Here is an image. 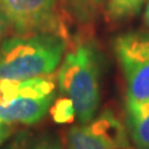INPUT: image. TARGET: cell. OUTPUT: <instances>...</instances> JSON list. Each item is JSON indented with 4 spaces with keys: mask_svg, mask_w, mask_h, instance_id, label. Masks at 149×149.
Wrapping results in <instances>:
<instances>
[{
    "mask_svg": "<svg viewBox=\"0 0 149 149\" xmlns=\"http://www.w3.org/2000/svg\"><path fill=\"white\" fill-rule=\"evenodd\" d=\"M57 86L72 101L76 119L88 123L101 102V61L92 41H77L63 55L57 73Z\"/></svg>",
    "mask_w": 149,
    "mask_h": 149,
    "instance_id": "6da1fadb",
    "label": "cell"
},
{
    "mask_svg": "<svg viewBox=\"0 0 149 149\" xmlns=\"http://www.w3.org/2000/svg\"><path fill=\"white\" fill-rule=\"evenodd\" d=\"M67 49V39L47 32L17 35L0 45V80L22 81L54 73Z\"/></svg>",
    "mask_w": 149,
    "mask_h": 149,
    "instance_id": "7a4b0ae2",
    "label": "cell"
},
{
    "mask_svg": "<svg viewBox=\"0 0 149 149\" xmlns=\"http://www.w3.org/2000/svg\"><path fill=\"white\" fill-rule=\"evenodd\" d=\"M55 73L22 81L0 80V122L3 124H35L50 111L56 97Z\"/></svg>",
    "mask_w": 149,
    "mask_h": 149,
    "instance_id": "3957f363",
    "label": "cell"
},
{
    "mask_svg": "<svg viewBox=\"0 0 149 149\" xmlns=\"http://www.w3.org/2000/svg\"><path fill=\"white\" fill-rule=\"evenodd\" d=\"M113 47L127 86V111L136 109L149 102V32L119 35Z\"/></svg>",
    "mask_w": 149,
    "mask_h": 149,
    "instance_id": "277c9868",
    "label": "cell"
},
{
    "mask_svg": "<svg viewBox=\"0 0 149 149\" xmlns=\"http://www.w3.org/2000/svg\"><path fill=\"white\" fill-rule=\"evenodd\" d=\"M0 8L19 35L47 32L67 39L57 0H0Z\"/></svg>",
    "mask_w": 149,
    "mask_h": 149,
    "instance_id": "5b68a950",
    "label": "cell"
},
{
    "mask_svg": "<svg viewBox=\"0 0 149 149\" xmlns=\"http://www.w3.org/2000/svg\"><path fill=\"white\" fill-rule=\"evenodd\" d=\"M63 149H129L128 132L109 109H104L88 123L70 128Z\"/></svg>",
    "mask_w": 149,
    "mask_h": 149,
    "instance_id": "8992f818",
    "label": "cell"
},
{
    "mask_svg": "<svg viewBox=\"0 0 149 149\" xmlns=\"http://www.w3.org/2000/svg\"><path fill=\"white\" fill-rule=\"evenodd\" d=\"M132 141L138 149H149V102L136 109L127 111Z\"/></svg>",
    "mask_w": 149,
    "mask_h": 149,
    "instance_id": "52a82bcc",
    "label": "cell"
},
{
    "mask_svg": "<svg viewBox=\"0 0 149 149\" xmlns=\"http://www.w3.org/2000/svg\"><path fill=\"white\" fill-rule=\"evenodd\" d=\"M147 0H108L106 6L107 19L111 21H119L130 17L141 10Z\"/></svg>",
    "mask_w": 149,
    "mask_h": 149,
    "instance_id": "ba28073f",
    "label": "cell"
},
{
    "mask_svg": "<svg viewBox=\"0 0 149 149\" xmlns=\"http://www.w3.org/2000/svg\"><path fill=\"white\" fill-rule=\"evenodd\" d=\"M65 10L74 19L86 22L95 15L103 0H61Z\"/></svg>",
    "mask_w": 149,
    "mask_h": 149,
    "instance_id": "9c48e42d",
    "label": "cell"
},
{
    "mask_svg": "<svg viewBox=\"0 0 149 149\" xmlns=\"http://www.w3.org/2000/svg\"><path fill=\"white\" fill-rule=\"evenodd\" d=\"M50 113L56 123H71L76 119V109L72 101L65 96L54 102L50 108Z\"/></svg>",
    "mask_w": 149,
    "mask_h": 149,
    "instance_id": "30bf717a",
    "label": "cell"
},
{
    "mask_svg": "<svg viewBox=\"0 0 149 149\" xmlns=\"http://www.w3.org/2000/svg\"><path fill=\"white\" fill-rule=\"evenodd\" d=\"M26 149H63V144L56 136L46 134L31 143Z\"/></svg>",
    "mask_w": 149,
    "mask_h": 149,
    "instance_id": "8fae6325",
    "label": "cell"
},
{
    "mask_svg": "<svg viewBox=\"0 0 149 149\" xmlns=\"http://www.w3.org/2000/svg\"><path fill=\"white\" fill-rule=\"evenodd\" d=\"M10 26L9 25V21L5 16V14H4L3 9L0 8V45L3 44L4 41V37L6 35V31H8V27Z\"/></svg>",
    "mask_w": 149,
    "mask_h": 149,
    "instance_id": "7c38bea8",
    "label": "cell"
},
{
    "mask_svg": "<svg viewBox=\"0 0 149 149\" xmlns=\"http://www.w3.org/2000/svg\"><path fill=\"white\" fill-rule=\"evenodd\" d=\"M6 132H8V125L6 124H3L0 122V142L3 141L6 136Z\"/></svg>",
    "mask_w": 149,
    "mask_h": 149,
    "instance_id": "4fadbf2b",
    "label": "cell"
},
{
    "mask_svg": "<svg viewBox=\"0 0 149 149\" xmlns=\"http://www.w3.org/2000/svg\"><path fill=\"white\" fill-rule=\"evenodd\" d=\"M144 20H146V22L149 25V4L147 5V9H146V13H144Z\"/></svg>",
    "mask_w": 149,
    "mask_h": 149,
    "instance_id": "5bb4252c",
    "label": "cell"
}]
</instances>
